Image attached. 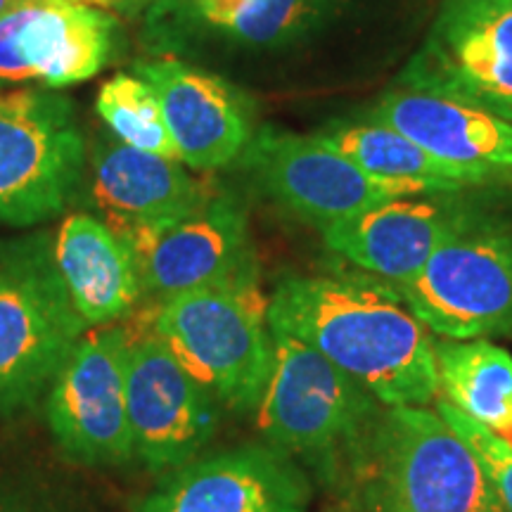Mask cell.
<instances>
[{"label":"cell","instance_id":"obj_25","mask_svg":"<svg viewBox=\"0 0 512 512\" xmlns=\"http://www.w3.org/2000/svg\"><path fill=\"white\" fill-rule=\"evenodd\" d=\"M152 3H157V0H124V5H121L119 15H124V17H140V15H145V10L150 8Z\"/></svg>","mask_w":512,"mask_h":512},{"label":"cell","instance_id":"obj_5","mask_svg":"<svg viewBox=\"0 0 512 512\" xmlns=\"http://www.w3.org/2000/svg\"><path fill=\"white\" fill-rule=\"evenodd\" d=\"M150 330L221 406L254 413L273 363L261 287H207L159 299Z\"/></svg>","mask_w":512,"mask_h":512},{"label":"cell","instance_id":"obj_24","mask_svg":"<svg viewBox=\"0 0 512 512\" xmlns=\"http://www.w3.org/2000/svg\"><path fill=\"white\" fill-rule=\"evenodd\" d=\"M437 411L467 441V446L482 463L486 477L494 484L498 501H501L505 512H512V446L498 439L494 432H489L479 422L467 418L465 413H460L456 406H451L444 399L437 401Z\"/></svg>","mask_w":512,"mask_h":512},{"label":"cell","instance_id":"obj_6","mask_svg":"<svg viewBox=\"0 0 512 512\" xmlns=\"http://www.w3.org/2000/svg\"><path fill=\"white\" fill-rule=\"evenodd\" d=\"M432 335H512V221L465 207L425 268L396 287Z\"/></svg>","mask_w":512,"mask_h":512},{"label":"cell","instance_id":"obj_12","mask_svg":"<svg viewBox=\"0 0 512 512\" xmlns=\"http://www.w3.org/2000/svg\"><path fill=\"white\" fill-rule=\"evenodd\" d=\"M126 408L133 453L155 472L197 458L219 430L221 403L152 330L128 342Z\"/></svg>","mask_w":512,"mask_h":512},{"label":"cell","instance_id":"obj_7","mask_svg":"<svg viewBox=\"0 0 512 512\" xmlns=\"http://www.w3.org/2000/svg\"><path fill=\"white\" fill-rule=\"evenodd\" d=\"M86 171L76 105L46 91L0 93V226L46 223L74 202Z\"/></svg>","mask_w":512,"mask_h":512},{"label":"cell","instance_id":"obj_4","mask_svg":"<svg viewBox=\"0 0 512 512\" xmlns=\"http://www.w3.org/2000/svg\"><path fill=\"white\" fill-rule=\"evenodd\" d=\"M86 328L57 271L53 235L0 238V418L48 392Z\"/></svg>","mask_w":512,"mask_h":512},{"label":"cell","instance_id":"obj_17","mask_svg":"<svg viewBox=\"0 0 512 512\" xmlns=\"http://www.w3.org/2000/svg\"><path fill=\"white\" fill-rule=\"evenodd\" d=\"M337 0H157L145 10L143 43L152 55L183 53L197 38L278 48L316 29Z\"/></svg>","mask_w":512,"mask_h":512},{"label":"cell","instance_id":"obj_26","mask_svg":"<svg viewBox=\"0 0 512 512\" xmlns=\"http://www.w3.org/2000/svg\"><path fill=\"white\" fill-rule=\"evenodd\" d=\"M76 3H86V5H95V8H102V10L121 12L124 0H76Z\"/></svg>","mask_w":512,"mask_h":512},{"label":"cell","instance_id":"obj_22","mask_svg":"<svg viewBox=\"0 0 512 512\" xmlns=\"http://www.w3.org/2000/svg\"><path fill=\"white\" fill-rule=\"evenodd\" d=\"M318 136L370 176L418 183L439 195H453L470 185L456 166L432 157L411 138L377 121H337Z\"/></svg>","mask_w":512,"mask_h":512},{"label":"cell","instance_id":"obj_18","mask_svg":"<svg viewBox=\"0 0 512 512\" xmlns=\"http://www.w3.org/2000/svg\"><path fill=\"white\" fill-rule=\"evenodd\" d=\"M460 209L444 195L394 197L323 228V240L358 271L401 287L425 268Z\"/></svg>","mask_w":512,"mask_h":512},{"label":"cell","instance_id":"obj_11","mask_svg":"<svg viewBox=\"0 0 512 512\" xmlns=\"http://www.w3.org/2000/svg\"><path fill=\"white\" fill-rule=\"evenodd\" d=\"M126 238L138 254L145 297L155 302L207 287H261L247 209L228 192Z\"/></svg>","mask_w":512,"mask_h":512},{"label":"cell","instance_id":"obj_14","mask_svg":"<svg viewBox=\"0 0 512 512\" xmlns=\"http://www.w3.org/2000/svg\"><path fill=\"white\" fill-rule=\"evenodd\" d=\"M311 477L266 441L197 456L166 472L136 512H306Z\"/></svg>","mask_w":512,"mask_h":512},{"label":"cell","instance_id":"obj_20","mask_svg":"<svg viewBox=\"0 0 512 512\" xmlns=\"http://www.w3.org/2000/svg\"><path fill=\"white\" fill-rule=\"evenodd\" d=\"M55 264L88 328L126 318L145 297L136 249L98 216L69 214L53 235Z\"/></svg>","mask_w":512,"mask_h":512},{"label":"cell","instance_id":"obj_27","mask_svg":"<svg viewBox=\"0 0 512 512\" xmlns=\"http://www.w3.org/2000/svg\"><path fill=\"white\" fill-rule=\"evenodd\" d=\"M24 3H29V0H0V17L8 15V12H12V10H17L19 5H24Z\"/></svg>","mask_w":512,"mask_h":512},{"label":"cell","instance_id":"obj_19","mask_svg":"<svg viewBox=\"0 0 512 512\" xmlns=\"http://www.w3.org/2000/svg\"><path fill=\"white\" fill-rule=\"evenodd\" d=\"M93 200L121 235L157 228L202 207L214 192L176 159L100 136L91 150Z\"/></svg>","mask_w":512,"mask_h":512},{"label":"cell","instance_id":"obj_13","mask_svg":"<svg viewBox=\"0 0 512 512\" xmlns=\"http://www.w3.org/2000/svg\"><path fill=\"white\" fill-rule=\"evenodd\" d=\"M117 15L76 0H29L0 17V86L41 83L50 91L83 83L117 60Z\"/></svg>","mask_w":512,"mask_h":512},{"label":"cell","instance_id":"obj_8","mask_svg":"<svg viewBox=\"0 0 512 512\" xmlns=\"http://www.w3.org/2000/svg\"><path fill=\"white\" fill-rule=\"evenodd\" d=\"M242 166L275 204L320 230L394 197L439 195L425 185L366 174L318 133L264 128L242 152Z\"/></svg>","mask_w":512,"mask_h":512},{"label":"cell","instance_id":"obj_21","mask_svg":"<svg viewBox=\"0 0 512 512\" xmlns=\"http://www.w3.org/2000/svg\"><path fill=\"white\" fill-rule=\"evenodd\" d=\"M439 394L512 446V356L489 339L434 342Z\"/></svg>","mask_w":512,"mask_h":512},{"label":"cell","instance_id":"obj_23","mask_svg":"<svg viewBox=\"0 0 512 512\" xmlns=\"http://www.w3.org/2000/svg\"><path fill=\"white\" fill-rule=\"evenodd\" d=\"M95 110L112 136L124 145L178 162V150L166 128L162 105L155 88L145 79L126 72L112 76L100 88Z\"/></svg>","mask_w":512,"mask_h":512},{"label":"cell","instance_id":"obj_2","mask_svg":"<svg viewBox=\"0 0 512 512\" xmlns=\"http://www.w3.org/2000/svg\"><path fill=\"white\" fill-rule=\"evenodd\" d=\"M271 335V373L254 411L264 441L325 484L354 482L384 406L302 339Z\"/></svg>","mask_w":512,"mask_h":512},{"label":"cell","instance_id":"obj_3","mask_svg":"<svg viewBox=\"0 0 512 512\" xmlns=\"http://www.w3.org/2000/svg\"><path fill=\"white\" fill-rule=\"evenodd\" d=\"M354 484L366 512H505L467 441L430 406H384Z\"/></svg>","mask_w":512,"mask_h":512},{"label":"cell","instance_id":"obj_1","mask_svg":"<svg viewBox=\"0 0 512 512\" xmlns=\"http://www.w3.org/2000/svg\"><path fill=\"white\" fill-rule=\"evenodd\" d=\"M268 328L302 339L382 406H430L437 399L432 332L403 294L375 275H290L268 299Z\"/></svg>","mask_w":512,"mask_h":512},{"label":"cell","instance_id":"obj_9","mask_svg":"<svg viewBox=\"0 0 512 512\" xmlns=\"http://www.w3.org/2000/svg\"><path fill=\"white\" fill-rule=\"evenodd\" d=\"M401 88L463 100L512 124V0H446Z\"/></svg>","mask_w":512,"mask_h":512},{"label":"cell","instance_id":"obj_16","mask_svg":"<svg viewBox=\"0 0 512 512\" xmlns=\"http://www.w3.org/2000/svg\"><path fill=\"white\" fill-rule=\"evenodd\" d=\"M368 119L456 166L470 185L512 183V124L496 114L439 93L399 88L384 95Z\"/></svg>","mask_w":512,"mask_h":512},{"label":"cell","instance_id":"obj_15","mask_svg":"<svg viewBox=\"0 0 512 512\" xmlns=\"http://www.w3.org/2000/svg\"><path fill=\"white\" fill-rule=\"evenodd\" d=\"M155 88L178 150V162L214 171L242 157L252 140V112L238 88L176 57H152L133 67Z\"/></svg>","mask_w":512,"mask_h":512},{"label":"cell","instance_id":"obj_10","mask_svg":"<svg viewBox=\"0 0 512 512\" xmlns=\"http://www.w3.org/2000/svg\"><path fill=\"white\" fill-rule=\"evenodd\" d=\"M131 332L98 325L83 332L46 392V418L69 458L83 465H121L136 458L126 408Z\"/></svg>","mask_w":512,"mask_h":512}]
</instances>
